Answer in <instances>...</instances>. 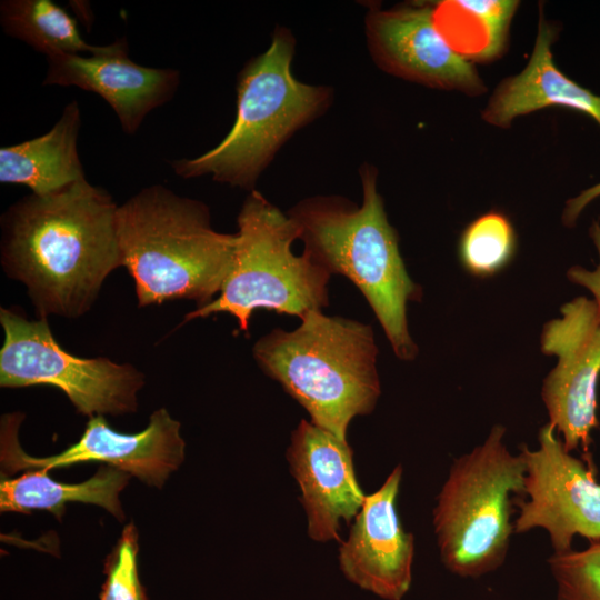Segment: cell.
I'll list each match as a JSON object with an SVG mask.
<instances>
[{
	"instance_id": "3957f363",
	"label": "cell",
	"mask_w": 600,
	"mask_h": 600,
	"mask_svg": "<svg viewBox=\"0 0 600 600\" xmlns=\"http://www.w3.org/2000/svg\"><path fill=\"white\" fill-rule=\"evenodd\" d=\"M118 238L140 308L179 299L207 306L220 292L237 248V233L216 231L203 202L161 184L118 208Z\"/></svg>"
},
{
	"instance_id": "7c38bea8",
	"label": "cell",
	"mask_w": 600,
	"mask_h": 600,
	"mask_svg": "<svg viewBox=\"0 0 600 600\" xmlns=\"http://www.w3.org/2000/svg\"><path fill=\"white\" fill-rule=\"evenodd\" d=\"M370 53L387 72L432 88L480 94L484 90L470 61L438 30L433 7H371L366 17Z\"/></svg>"
},
{
	"instance_id": "44dd1931",
	"label": "cell",
	"mask_w": 600,
	"mask_h": 600,
	"mask_svg": "<svg viewBox=\"0 0 600 600\" xmlns=\"http://www.w3.org/2000/svg\"><path fill=\"white\" fill-rule=\"evenodd\" d=\"M516 249V234L509 219L491 211L478 217L462 232L459 254L463 267L477 277H489L503 269Z\"/></svg>"
},
{
	"instance_id": "5b68a950",
	"label": "cell",
	"mask_w": 600,
	"mask_h": 600,
	"mask_svg": "<svg viewBox=\"0 0 600 600\" xmlns=\"http://www.w3.org/2000/svg\"><path fill=\"white\" fill-rule=\"evenodd\" d=\"M294 48L288 29L273 31L269 48L238 74L237 116L228 134L201 156L173 161L176 174L184 179L210 174L214 181L254 190L277 151L322 114L332 99L330 88L293 76Z\"/></svg>"
},
{
	"instance_id": "cb8c5ba5",
	"label": "cell",
	"mask_w": 600,
	"mask_h": 600,
	"mask_svg": "<svg viewBox=\"0 0 600 600\" xmlns=\"http://www.w3.org/2000/svg\"><path fill=\"white\" fill-rule=\"evenodd\" d=\"M590 238L593 241L599 256V263L593 270L586 269L581 266H573L567 271V278L570 282L581 286L590 291L593 296V301L600 314V222L593 221L590 230Z\"/></svg>"
},
{
	"instance_id": "30bf717a",
	"label": "cell",
	"mask_w": 600,
	"mask_h": 600,
	"mask_svg": "<svg viewBox=\"0 0 600 600\" xmlns=\"http://www.w3.org/2000/svg\"><path fill=\"white\" fill-rule=\"evenodd\" d=\"M560 313L540 336L541 351L557 358L542 382L541 399L564 448L572 452L581 447L588 454L591 432L599 427L600 314L593 299L582 296L566 302Z\"/></svg>"
},
{
	"instance_id": "7402d4cb",
	"label": "cell",
	"mask_w": 600,
	"mask_h": 600,
	"mask_svg": "<svg viewBox=\"0 0 600 600\" xmlns=\"http://www.w3.org/2000/svg\"><path fill=\"white\" fill-rule=\"evenodd\" d=\"M557 600H600V540L548 559Z\"/></svg>"
},
{
	"instance_id": "ffe728a7",
	"label": "cell",
	"mask_w": 600,
	"mask_h": 600,
	"mask_svg": "<svg viewBox=\"0 0 600 600\" xmlns=\"http://www.w3.org/2000/svg\"><path fill=\"white\" fill-rule=\"evenodd\" d=\"M0 22L4 32L47 57L94 54L103 46L86 42L77 21L51 0H6L0 4Z\"/></svg>"
},
{
	"instance_id": "52a82bcc",
	"label": "cell",
	"mask_w": 600,
	"mask_h": 600,
	"mask_svg": "<svg viewBox=\"0 0 600 600\" xmlns=\"http://www.w3.org/2000/svg\"><path fill=\"white\" fill-rule=\"evenodd\" d=\"M237 223L234 259L219 297L189 312L184 321L227 312L248 332L251 314L258 309L301 319L329 304L331 274L308 253L292 252L300 232L287 213L252 190Z\"/></svg>"
},
{
	"instance_id": "7a4b0ae2",
	"label": "cell",
	"mask_w": 600,
	"mask_h": 600,
	"mask_svg": "<svg viewBox=\"0 0 600 600\" xmlns=\"http://www.w3.org/2000/svg\"><path fill=\"white\" fill-rule=\"evenodd\" d=\"M373 166L360 168L362 204L337 196L299 201L287 214L297 224L308 253L330 274L348 278L364 296L394 354L412 361L418 347L408 328V303L419 301L421 287L409 276L377 189Z\"/></svg>"
},
{
	"instance_id": "4fadbf2b",
	"label": "cell",
	"mask_w": 600,
	"mask_h": 600,
	"mask_svg": "<svg viewBox=\"0 0 600 600\" xmlns=\"http://www.w3.org/2000/svg\"><path fill=\"white\" fill-rule=\"evenodd\" d=\"M401 479L398 464L377 491L366 496L339 548L346 578L384 600H401L412 580L414 537L403 529L397 511Z\"/></svg>"
},
{
	"instance_id": "d4e9b609",
	"label": "cell",
	"mask_w": 600,
	"mask_h": 600,
	"mask_svg": "<svg viewBox=\"0 0 600 600\" xmlns=\"http://www.w3.org/2000/svg\"><path fill=\"white\" fill-rule=\"evenodd\" d=\"M600 197V183L583 190L579 196L569 199L562 212V222L566 227H573L584 210L594 199Z\"/></svg>"
},
{
	"instance_id": "ac0fdd59",
	"label": "cell",
	"mask_w": 600,
	"mask_h": 600,
	"mask_svg": "<svg viewBox=\"0 0 600 600\" xmlns=\"http://www.w3.org/2000/svg\"><path fill=\"white\" fill-rule=\"evenodd\" d=\"M130 477V473L107 464L84 482L62 483L49 477L44 469L29 470L18 478L1 480L0 509L26 513L43 509L60 518L67 502L80 501L102 507L123 520L119 493Z\"/></svg>"
},
{
	"instance_id": "6da1fadb",
	"label": "cell",
	"mask_w": 600,
	"mask_h": 600,
	"mask_svg": "<svg viewBox=\"0 0 600 600\" xmlns=\"http://www.w3.org/2000/svg\"><path fill=\"white\" fill-rule=\"evenodd\" d=\"M118 206L87 179L57 192L31 193L1 218V263L22 282L38 316L78 318L107 277L122 266Z\"/></svg>"
},
{
	"instance_id": "2e32d148",
	"label": "cell",
	"mask_w": 600,
	"mask_h": 600,
	"mask_svg": "<svg viewBox=\"0 0 600 600\" xmlns=\"http://www.w3.org/2000/svg\"><path fill=\"white\" fill-rule=\"evenodd\" d=\"M554 31L540 12L538 34L527 67L497 87L483 110L484 121L508 128L519 116L561 106L590 116L600 126V96L572 81L556 67L551 52Z\"/></svg>"
},
{
	"instance_id": "8992f818",
	"label": "cell",
	"mask_w": 600,
	"mask_h": 600,
	"mask_svg": "<svg viewBox=\"0 0 600 600\" xmlns=\"http://www.w3.org/2000/svg\"><path fill=\"white\" fill-rule=\"evenodd\" d=\"M494 424L482 443L456 458L436 498L433 531L440 560L459 578L476 579L506 561L513 521L512 496L523 493L524 461Z\"/></svg>"
},
{
	"instance_id": "8fae6325",
	"label": "cell",
	"mask_w": 600,
	"mask_h": 600,
	"mask_svg": "<svg viewBox=\"0 0 600 600\" xmlns=\"http://www.w3.org/2000/svg\"><path fill=\"white\" fill-rule=\"evenodd\" d=\"M22 419L20 413H10L1 420V464L6 473L34 469L49 471L98 461L161 488L184 459L180 422L164 408L154 411L147 428L138 433L118 432L102 416L92 417L78 442L59 454L42 458L31 457L21 449L17 434Z\"/></svg>"
},
{
	"instance_id": "603a6c76",
	"label": "cell",
	"mask_w": 600,
	"mask_h": 600,
	"mask_svg": "<svg viewBox=\"0 0 600 600\" xmlns=\"http://www.w3.org/2000/svg\"><path fill=\"white\" fill-rule=\"evenodd\" d=\"M138 531L130 523L107 558L100 600H147L138 573Z\"/></svg>"
},
{
	"instance_id": "5bb4252c",
	"label": "cell",
	"mask_w": 600,
	"mask_h": 600,
	"mask_svg": "<svg viewBox=\"0 0 600 600\" xmlns=\"http://www.w3.org/2000/svg\"><path fill=\"white\" fill-rule=\"evenodd\" d=\"M287 460L301 491L308 536L341 542L340 522L350 523L366 499L347 440L302 419L290 436Z\"/></svg>"
},
{
	"instance_id": "e0dca14e",
	"label": "cell",
	"mask_w": 600,
	"mask_h": 600,
	"mask_svg": "<svg viewBox=\"0 0 600 600\" xmlns=\"http://www.w3.org/2000/svg\"><path fill=\"white\" fill-rule=\"evenodd\" d=\"M81 124L76 100L44 134L0 149V182L23 184L46 196L86 179L78 153Z\"/></svg>"
},
{
	"instance_id": "d6986e66",
	"label": "cell",
	"mask_w": 600,
	"mask_h": 600,
	"mask_svg": "<svg viewBox=\"0 0 600 600\" xmlns=\"http://www.w3.org/2000/svg\"><path fill=\"white\" fill-rule=\"evenodd\" d=\"M518 2L504 0L444 1L433 7L438 30L461 57L486 61L503 49Z\"/></svg>"
},
{
	"instance_id": "ba28073f",
	"label": "cell",
	"mask_w": 600,
	"mask_h": 600,
	"mask_svg": "<svg viewBox=\"0 0 600 600\" xmlns=\"http://www.w3.org/2000/svg\"><path fill=\"white\" fill-rule=\"evenodd\" d=\"M4 340L0 350V386L49 384L62 390L78 412L96 416L133 412L143 374L108 358H80L54 339L46 318L28 320L0 309Z\"/></svg>"
},
{
	"instance_id": "9a60e30c",
	"label": "cell",
	"mask_w": 600,
	"mask_h": 600,
	"mask_svg": "<svg viewBox=\"0 0 600 600\" xmlns=\"http://www.w3.org/2000/svg\"><path fill=\"white\" fill-rule=\"evenodd\" d=\"M179 81L180 74L174 69L133 62L122 38L94 54L48 57L43 86H74L99 94L116 112L122 130L132 134L151 110L174 96Z\"/></svg>"
},
{
	"instance_id": "277c9868",
	"label": "cell",
	"mask_w": 600,
	"mask_h": 600,
	"mask_svg": "<svg viewBox=\"0 0 600 600\" xmlns=\"http://www.w3.org/2000/svg\"><path fill=\"white\" fill-rule=\"evenodd\" d=\"M292 331L273 329L253 346L262 371L310 414L311 422L347 440L351 420L373 411L381 393L371 326L322 310Z\"/></svg>"
},
{
	"instance_id": "9c48e42d",
	"label": "cell",
	"mask_w": 600,
	"mask_h": 600,
	"mask_svg": "<svg viewBox=\"0 0 600 600\" xmlns=\"http://www.w3.org/2000/svg\"><path fill=\"white\" fill-rule=\"evenodd\" d=\"M526 472L523 497L513 500L519 512L517 534L541 528L553 553L572 550L574 536L600 540V482L589 460L568 451L549 422L538 433V448L520 444Z\"/></svg>"
}]
</instances>
